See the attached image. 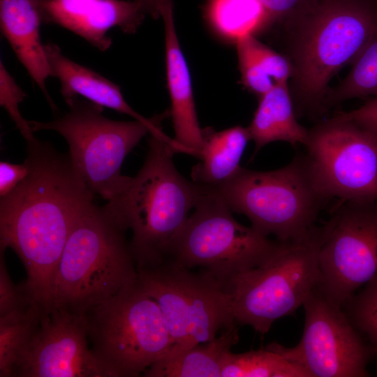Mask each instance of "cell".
<instances>
[{
	"instance_id": "25",
	"label": "cell",
	"mask_w": 377,
	"mask_h": 377,
	"mask_svg": "<svg viewBox=\"0 0 377 377\" xmlns=\"http://www.w3.org/2000/svg\"><path fill=\"white\" fill-rule=\"evenodd\" d=\"M377 97V30L352 63V68L334 91L327 104L355 98Z\"/></svg>"
},
{
	"instance_id": "14",
	"label": "cell",
	"mask_w": 377,
	"mask_h": 377,
	"mask_svg": "<svg viewBox=\"0 0 377 377\" xmlns=\"http://www.w3.org/2000/svg\"><path fill=\"white\" fill-rule=\"evenodd\" d=\"M13 377H109L89 346L84 314L53 308L19 360Z\"/></svg>"
},
{
	"instance_id": "11",
	"label": "cell",
	"mask_w": 377,
	"mask_h": 377,
	"mask_svg": "<svg viewBox=\"0 0 377 377\" xmlns=\"http://www.w3.org/2000/svg\"><path fill=\"white\" fill-rule=\"evenodd\" d=\"M305 156L328 200L377 201V131L341 112L309 129Z\"/></svg>"
},
{
	"instance_id": "30",
	"label": "cell",
	"mask_w": 377,
	"mask_h": 377,
	"mask_svg": "<svg viewBox=\"0 0 377 377\" xmlns=\"http://www.w3.org/2000/svg\"><path fill=\"white\" fill-rule=\"evenodd\" d=\"M4 251H0V317L24 309L34 302L23 284L15 285L4 260Z\"/></svg>"
},
{
	"instance_id": "33",
	"label": "cell",
	"mask_w": 377,
	"mask_h": 377,
	"mask_svg": "<svg viewBox=\"0 0 377 377\" xmlns=\"http://www.w3.org/2000/svg\"><path fill=\"white\" fill-rule=\"evenodd\" d=\"M341 113L377 131V97L368 101L355 110Z\"/></svg>"
},
{
	"instance_id": "22",
	"label": "cell",
	"mask_w": 377,
	"mask_h": 377,
	"mask_svg": "<svg viewBox=\"0 0 377 377\" xmlns=\"http://www.w3.org/2000/svg\"><path fill=\"white\" fill-rule=\"evenodd\" d=\"M207 17L219 36L235 43L255 35L267 24L266 13L259 0H210Z\"/></svg>"
},
{
	"instance_id": "12",
	"label": "cell",
	"mask_w": 377,
	"mask_h": 377,
	"mask_svg": "<svg viewBox=\"0 0 377 377\" xmlns=\"http://www.w3.org/2000/svg\"><path fill=\"white\" fill-rule=\"evenodd\" d=\"M317 287L343 306L377 275V201L339 200L320 226Z\"/></svg>"
},
{
	"instance_id": "10",
	"label": "cell",
	"mask_w": 377,
	"mask_h": 377,
	"mask_svg": "<svg viewBox=\"0 0 377 377\" xmlns=\"http://www.w3.org/2000/svg\"><path fill=\"white\" fill-rule=\"evenodd\" d=\"M137 272L139 284L162 311L170 348L208 342L237 323L230 291L209 272H193L169 262Z\"/></svg>"
},
{
	"instance_id": "17",
	"label": "cell",
	"mask_w": 377,
	"mask_h": 377,
	"mask_svg": "<svg viewBox=\"0 0 377 377\" xmlns=\"http://www.w3.org/2000/svg\"><path fill=\"white\" fill-rule=\"evenodd\" d=\"M43 22L41 0H0V24L3 35L19 61L53 110L56 107L46 89V80L52 76L45 45L40 40Z\"/></svg>"
},
{
	"instance_id": "26",
	"label": "cell",
	"mask_w": 377,
	"mask_h": 377,
	"mask_svg": "<svg viewBox=\"0 0 377 377\" xmlns=\"http://www.w3.org/2000/svg\"><path fill=\"white\" fill-rule=\"evenodd\" d=\"M343 311L374 353H377V275L343 306Z\"/></svg>"
},
{
	"instance_id": "21",
	"label": "cell",
	"mask_w": 377,
	"mask_h": 377,
	"mask_svg": "<svg viewBox=\"0 0 377 377\" xmlns=\"http://www.w3.org/2000/svg\"><path fill=\"white\" fill-rule=\"evenodd\" d=\"M249 140L248 127L235 126L221 131L204 129L199 161L191 170L192 181L212 189L226 182L241 167L240 160Z\"/></svg>"
},
{
	"instance_id": "1",
	"label": "cell",
	"mask_w": 377,
	"mask_h": 377,
	"mask_svg": "<svg viewBox=\"0 0 377 377\" xmlns=\"http://www.w3.org/2000/svg\"><path fill=\"white\" fill-rule=\"evenodd\" d=\"M27 142V176L0 200V251L12 249L27 272L23 283L43 309L67 239L94 195L68 154L35 138Z\"/></svg>"
},
{
	"instance_id": "4",
	"label": "cell",
	"mask_w": 377,
	"mask_h": 377,
	"mask_svg": "<svg viewBox=\"0 0 377 377\" xmlns=\"http://www.w3.org/2000/svg\"><path fill=\"white\" fill-rule=\"evenodd\" d=\"M377 30V16L348 1H329L301 21L293 45V94L299 112L318 113L327 104V85L352 64Z\"/></svg>"
},
{
	"instance_id": "27",
	"label": "cell",
	"mask_w": 377,
	"mask_h": 377,
	"mask_svg": "<svg viewBox=\"0 0 377 377\" xmlns=\"http://www.w3.org/2000/svg\"><path fill=\"white\" fill-rule=\"evenodd\" d=\"M26 97V94L17 84L5 66L0 62V105L8 114L16 127L26 141L36 138L29 121L26 120L20 111V104Z\"/></svg>"
},
{
	"instance_id": "28",
	"label": "cell",
	"mask_w": 377,
	"mask_h": 377,
	"mask_svg": "<svg viewBox=\"0 0 377 377\" xmlns=\"http://www.w3.org/2000/svg\"><path fill=\"white\" fill-rule=\"evenodd\" d=\"M242 40L253 57L274 83H288L293 76L292 62L258 40L255 35Z\"/></svg>"
},
{
	"instance_id": "23",
	"label": "cell",
	"mask_w": 377,
	"mask_h": 377,
	"mask_svg": "<svg viewBox=\"0 0 377 377\" xmlns=\"http://www.w3.org/2000/svg\"><path fill=\"white\" fill-rule=\"evenodd\" d=\"M43 313L33 303L0 317V377H13L15 368L36 331Z\"/></svg>"
},
{
	"instance_id": "6",
	"label": "cell",
	"mask_w": 377,
	"mask_h": 377,
	"mask_svg": "<svg viewBox=\"0 0 377 377\" xmlns=\"http://www.w3.org/2000/svg\"><path fill=\"white\" fill-rule=\"evenodd\" d=\"M69 111L50 121H29L34 132L54 131L66 140L68 156L89 190L109 201L128 185L131 177L121 173L122 163L147 134H165L164 114L150 122L116 121L103 114V108L77 97L67 103Z\"/></svg>"
},
{
	"instance_id": "35",
	"label": "cell",
	"mask_w": 377,
	"mask_h": 377,
	"mask_svg": "<svg viewBox=\"0 0 377 377\" xmlns=\"http://www.w3.org/2000/svg\"><path fill=\"white\" fill-rule=\"evenodd\" d=\"M43 1V0H42Z\"/></svg>"
},
{
	"instance_id": "20",
	"label": "cell",
	"mask_w": 377,
	"mask_h": 377,
	"mask_svg": "<svg viewBox=\"0 0 377 377\" xmlns=\"http://www.w3.org/2000/svg\"><path fill=\"white\" fill-rule=\"evenodd\" d=\"M237 323L193 346L170 350L144 373L146 377H221L225 355L239 340Z\"/></svg>"
},
{
	"instance_id": "16",
	"label": "cell",
	"mask_w": 377,
	"mask_h": 377,
	"mask_svg": "<svg viewBox=\"0 0 377 377\" xmlns=\"http://www.w3.org/2000/svg\"><path fill=\"white\" fill-rule=\"evenodd\" d=\"M165 32V66L170 98V115L177 152L197 157L203 145L204 128L198 122L189 68L181 49L171 0H162L159 8Z\"/></svg>"
},
{
	"instance_id": "7",
	"label": "cell",
	"mask_w": 377,
	"mask_h": 377,
	"mask_svg": "<svg viewBox=\"0 0 377 377\" xmlns=\"http://www.w3.org/2000/svg\"><path fill=\"white\" fill-rule=\"evenodd\" d=\"M91 348L109 377H136L172 347L162 311L138 281L84 314Z\"/></svg>"
},
{
	"instance_id": "32",
	"label": "cell",
	"mask_w": 377,
	"mask_h": 377,
	"mask_svg": "<svg viewBox=\"0 0 377 377\" xmlns=\"http://www.w3.org/2000/svg\"><path fill=\"white\" fill-rule=\"evenodd\" d=\"M266 13L267 23L294 13L303 0H259Z\"/></svg>"
},
{
	"instance_id": "3",
	"label": "cell",
	"mask_w": 377,
	"mask_h": 377,
	"mask_svg": "<svg viewBox=\"0 0 377 377\" xmlns=\"http://www.w3.org/2000/svg\"><path fill=\"white\" fill-rule=\"evenodd\" d=\"M126 233L103 206L91 202L75 222L63 250L53 277L50 310L61 308L84 314L137 283Z\"/></svg>"
},
{
	"instance_id": "24",
	"label": "cell",
	"mask_w": 377,
	"mask_h": 377,
	"mask_svg": "<svg viewBox=\"0 0 377 377\" xmlns=\"http://www.w3.org/2000/svg\"><path fill=\"white\" fill-rule=\"evenodd\" d=\"M221 377H310L301 367L267 346L242 353L228 352Z\"/></svg>"
},
{
	"instance_id": "34",
	"label": "cell",
	"mask_w": 377,
	"mask_h": 377,
	"mask_svg": "<svg viewBox=\"0 0 377 377\" xmlns=\"http://www.w3.org/2000/svg\"><path fill=\"white\" fill-rule=\"evenodd\" d=\"M146 14L154 18L160 17L159 8L162 0H136Z\"/></svg>"
},
{
	"instance_id": "15",
	"label": "cell",
	"mask_w": 377,
	"mask_h": 377,
	"mask_svg": "<svg viewBox=\"0 0 377 377\" xmlns=\"http://www.w3.org/2000/svg\"><path fill=\"white\" fill-rule=\"evenodd\" d=\"M41 11L43 22L61 26L101 51L112 44L110 29L133 34L146 15L136 0H41Z\"/></svg>"
},
{
	"instance_id": "8",
	"label": "cell",
	"mask_w": 377,
	"mask_h": 377,
	"mask_svg": "<svg viewBox=\"0 0 377 377\" xmlns=\"http://www.w3.org/2000/svg\"><path fill=\"white\" fill-rule=\"evenodd\" d=\"M320 242L316 226L302 237L280 242L266 261L233 278L227 288L236 323L265 334L274 321L302 306L318 284Z\"/></svg>"
},
{
	"instance_id": "31",
	"label": "cell",
	"mask_w": 377,
	"mask_h": 377,
	"mask_svg": "<svg viewBox=\"0 0 377 377\" xmlns=\"http://www.w3.org/2000/svg\"><path fill=\"white\" fill-rule=\"evenodd\" d=\"M27 163L22 164L0 162V197L10 193L29 174Z\"/></svg>"
},
{
	"instance_id": "2",
	"label": "cell",
	"mask_w": 377,
	"mask_h": 377,
	"mask_svg": "<svg viewBox=\"0 0 377 377\" xmlns=\"http://www.w3.org/2000/svg\"><path fill=\"white\" fill-rule=\"evenodd\" d=\"M175 142L150 133L142 168L126 188L103 207L126 232L137 269L165 262L187 221L200 187L184 177L173 162Z\"/></svg>"
},
{
	"instance_id": "9",
	"label": "cell",
	"mask_w": 377,
	"mask_h": 377,
	"mask_svg": "<svg viewBox=\"0 0 377 377\" xmlns=\"http://www.w3.org/2000/svg\"><path fill=\"white\" fill-rule=\"evenodd\" d=\"M199 187L193 212L165 262L189 269L201 267L227 288L236 276L271 257L280 242L239 223L216 191Z\"/></svg>"
},
{
	"instance_id": "19",
	"label": "cell",
	"mask_w": 377,
	"mask_h": 377,
	"mask_svg": "<svg viewBox=\"0 0 377 377\" xmlns=\"http://www.w3.org/2000/svg\"><path fill=\"white\" fill-rule=\"evenodd\" d=\"M248 128L255 144L253 156L273 142H286L293 147L304 145L309 135V129L297 120L288 83H274L270 90L259 97L258 105Z\"/></svg>"
},
{
	"instance_id": "18",
	"label": "cell",
	"mask_w": 377,
	"mask_h": 377,
	"mask_svg": "<svg viewBox=\"0 0 377 377\" xmlns=\"http://www.w3.org/2000/svg\"><path fill=\"white\" fill-rule=\"evenodd\" d=\"M45 51L52 76L61 83V93L66 103L78 95L89 101L131 116L134 119L150 122L134 110L124 99L119 85L93 70L64 55L55 44H45Z\"/></svg>"
},
{
	"instance_id": "13",
	"label": "cell",
	"mask_w": 377,
	"mask_h": 377,
	"mask_svg": "<svg viewBox=\"0 0 377 377\" xmlns=\"http://www.w3.org/2000/svg\"><path fill=\"white\" fill-rule=\"evenodd\" d=\"M304 327L291 348L277 342L267 346L303 368L310 377H364L375 354L353 325L342 307L318 287L303 303Z\"/></svg>"
},
{
	"instance_id": "29",
	"label": "cell",
	"mask_w": 377,
	"mask_h": 377,
	"mask_svg": "<svg viewBox=\"0 0 377 377\" xmlns=\"http://www.w3.org/2000/svg\"><path fill=\"white\" fill-rule=\"evenodd\" d=\"M235 43L242 83L259 98L272 88L274 82L260 66L242 40Z\"/></svg>"
},
{
	"instance_id": "5",
	"label": "cell",
	"mask_w": 377,
	"mask_h": 377,
	"mask_svg": "<svg viewBox=\"0 0 377 377\" xmlns=\"http://www.w3.org/2000/svg\"><path fill=\"white\" fill-rule=\"evenodd\" d=\"M212 190L232 212L245 215L254 229L280 242L309 233L330 200L316 186L302 153L274 170L240 167L229 180Z\"/></svg>"
}]
</instances>
